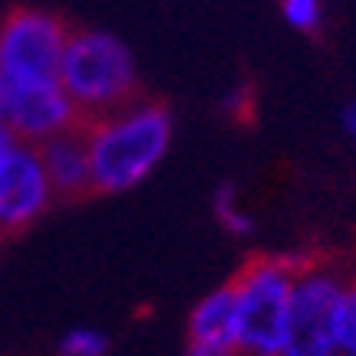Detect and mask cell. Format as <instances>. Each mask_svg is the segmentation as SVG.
I'll use <instances>...</instances> for the list:
<instances>
[{
	"label": "cell",
	"instance_id": "obj_9",
	"mask_svg": "<svg viewBox=\"0 0 356 356\" xmlns=\"http://www.w3.org/2000/svg\"><path fill=\"white\" fill-rule=\"evenodd\" d=\"M190 343L209 346L219 353H236V301H232V288L222 284L216 291H209L206 298L196 301L190 311V324H186Z\"/></svg>",
	"mask_w": 356,
	"mask_h": 356
},
{
	"label": "cell",
	"instance_id": "obj_4",
	"mask_svg": "<svg viewBox=\"0 0 356 356\" xmlns=\"http://www.w3.org/2000/svg\"><path fill=\"white\" fill-rule=\"evenodd\" d=\"M69 33L72 30L49 10H13L0 23V86L59 82Z\"/></svg>",
	"mask_w": 356,
	"mask_h": 356
},
{
	"label": "cell",
	"instance_id": "obj_3",
	"mask_svg": "<svg viewBox=\"0 0 356 356\" xmlns=\"http://www.w3.org/2000/svg\"><path fill=\"white\" fill-rule=\"evenodd\" d=\"M301 265L291 259H255L229 281L236 301V353L278 356L291 321L294 284Z\"/></svg>",
	"mask_w": 356,
	"mask_h": 356
},
{
	"label": "cell",
	"instance_id": "obj_5",
	"mask_svg": "<svg viewBox=\"0 0 356 356\" xmlns=\"http://www.w3.org/2000/svg\"><path fill=\"white\" fill-rule=\"evenodd\" d=\"M343 278L324 265H301L294 284L291 321L278 356H340L334 314Z\"/></svg>",
	"mask_w": 356,
	"mask_h": 356
},
{
	"label": "cell",
	"instance_id": "obj_11",
	"mask_svg": "<svg viewBox=\"0 0 356 356\" xmlns=\"http://www.w3.org/2000/svg\"><path fill=\"white\" fill-rule=\"evenodd\" d=\"M213 213H216L219 226L232 232V236H248L252 232V216L238 206V193L236 186H219L216 196H213Z\"/></svg>",
	"mask_w": 356,
	"mask_h": 356
},
{
	"label": "cell",
	"instance_id": "obj_12",
	"mask_svg": "<svg viewBox=\"0 0 356 356\" xmlns=\"http://www.w3.org/2000/svg\"><path fill=\"white\" fill-rule=\"evenodd\" d=\"M59 353L63 356H105L108 353V337L102 334V330H95V327H72L59 340Z\"/></svg>",
	"mask_w": 356,
	"mask_h": 356
},
{
	"label": "cell",
	"instance_id": "obj_14",
	"mask_svg": "<svg viewBox=\"0 0 356 356\" xmlns=\"http://www.w3.org/2000/svg\"><path fill=\"white\" fill-rule=\"evenodd\" d=\"M184 356H232V353H219V350H209V346H196L190 343L186 346V353Z\"/></svg>",
	"mask_w": 356,
	"mask_h": 356
},
{
	"label": "cell",
	"instance_id": "obj_13",
	"mask_svg": "<svg viewBox=\"0 0 356 356\" xmlns=\"http://www.w3.org/2000/svg\"><path fill=\"white\" fill-rule=\"evenodd\" d=\"M281 13L294 30L314 33L324 17V0H281Z\"/></svg>",
	"mask_w": 356,
	"mask_h": 356
},
{
	"label": "cell",
	"instance_id": "obj_7",
	"mask_svg": "<svg viewBox=\"0 0 356 356\" xmlns=\"http://www.w3.org/2000/svg\"><path fill=\"white\" fill-rule=\"evenodd\" d=\"M56 200L36 144L17 140L0 154V232H20Z\"/></svg>",
	"mask_w": 356,
	"mask_h": 356
},
{
	"label": "cell",
	"instance_id": "obj_10",
	"mask_svg": "<svg viewBox=\"0 0 356 356\" xmlns=\"http://www.w3.org/2000/svg\"><path fill=\"white\" fill-rule=\"evenodd\" d=\"M334 330L340 356H356V281H343L334 314Z\"/></svg>",
	"mask_w": 356,
	"mask_h": 356
},
{
	"label": "cell",
	"instance_id": "obj_15",
	"mask_svg": "<svg viewBox=\"0 0 356 356\" xmlns=\"http://www.w3.org/2000/svg\"><path fill=\"white\" fill-rule=\"evenodd\" d=\"M343 124H346V131H350V138L356 140V102L343 111Z\"/></svg>",
	"mask_w": 356,
	"mask_h": 356
},
{
	"label": "cell",
	"instance_id": "obj_2",
	"mask_svg": "<svg viewBox=\"0 0 356 356\" xmlns=\"http://www.w3.org/2000/svg\"><path fill=\"white\" fill-rule=\"evenodd\" d=\"M59 86L79 121H92L138 98V65L115 33L72 30L59 63Z\"/></svg>",
	"mask_w": 356,
	"mask_h": 356
},
{
	"label": "cell",
	"instance_id": "obj_1",
	"mask_svg": "<svg viewBox=\"0 0 356 356\" xmlns=\"http://www.w3.org/2000/svg\"><path fill=\"white\" fill-rule=\"evenodd\" d=\"M95 193H128L151 177L170 151L173 118L157 102L131 98L128 105L82 121Z\"/></svg>",
	"mask_w": 356,
	"mask_h": 356
},
{
	"label": "cell",
	"instance_id": "obj_16",
	"mask_svg": "<svg viewBox=\"0 0 356 356\" xmlns=\"http://www.w3.org/2000/svg\"><path fill=\"white\" fill-rule=\"evenodd\" d=\"M232 356H238V353H232Z\"/></svg>",
	"mask_w": 356,
	"mask_h": 356
},
{
	"label": "cell",
	"instance_id": "obj_6",
	"mask_svg": "<svg viewBox=\"0 0 356 356\" xmlns=\"http://www.w3.org/2000/svg\"><path fill=\"white\" fill-rule=\"evenodd\" d=\"M0 124L23 144H43L82 124L59 82L0 86Z\"/></svg>",
	"mask_w": 356,
	"mask_h": 356
},
{
	"label": "cell",
	"instance_id": "obj_8",
	"mask_svg": "<svg viewBox=\"0 0 356 356\" xmlns=\"http://www.w3.org/2000/svg\"><path fill=\"white\" fill-rule=\"evenodd\" d=\"M36 147H40V161H43V170L56 196L72 200V196H82L92 190V161H88L82 124L63 131Z\"/></svg>",
	"mask_w": 356,
	"mask_h": 356
}]
</instances>
